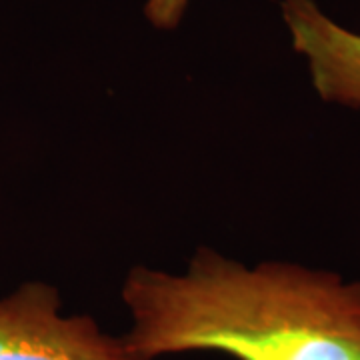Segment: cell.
<instances>
[{"mask_svg":"<svg viewBox=\"0 0 360 360\" xmlns=\"http://www.w3.org/2000/svg\"><path fill=\"white\" fill-rule=\"evenodd\" d=\"M122 336L142 360L222 352L236 360H360V281L295 262L245 266L200 248L184 274L134 266Z\"/></svg>","mask_w":360,"mask_h":360,"instance_id":"6da1fadb","label":"cell"},{"mask_svg":"<svg viewBox=\"0 0 360 360\" xmlns=\"http://www.w3.org/2000/svg\"><path fill=\"white\" fill-rule=\"evenodd\" d=\"M0 360H142L86 314H65L56 286L20 284L0 298Z\"/></svg>","mask_w":360,"mask_h":360,"instance_id":"7a4b0ae2","label":"cell"},{"mask_svg":"<svg viewBox=\"0 0 360 360\" xmlns=\"http://www.w3.org/2000/svg\"><path fill=\"white\" fill-rule=\"evenodd\" d=\"M290 42L309 66L324 103L360 108V34L322 11L316 0H281Z\"/></svg>","mask_w":360,"mask_h":360,"instance_id":"3957f363","label":"cell"},{"mask_svg":"<svg viewBox=\"0 0 360 360\" xmlns=\"http://www.w3.org/2000/svg\"><path fill=\"white\" fill-rule=\"evenodd\" d=\"M188 8V0H146L144 16L160 30H174Z\"/></svg>","mask_w":360,"mask_h":360,"instance_id":"277c9868","label":"cell"}]
</instances>
